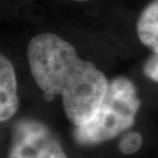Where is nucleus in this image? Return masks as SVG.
Wrapping results in <instances>:
<instances>
[{
	"label": "nucleus",
	"mask_w": 158,
	"mask_h": 158,
	"mask_svg": "<svg viewBox=\"0 0 158 158\" xmlns=\"http://www.w3.org/2000/svg\"><path fill=\"white\" fill-rule=\"evenodd\" d=\"M143 72L148 79L158 83V53H153L151 56L148 57L143 67Z\"/></svg>",
	"instance_id": "7"
},
{
	"label": "nucleus",
	"mask_w": 158,
	"mask_h": 158,
	"mask_svg": "<svg viewBox=\"0 0 158 158\" xmlns=\"http://www.w3.org/2000/svg\"><path fill=\"white\" fill-rule=\"evenodd\" d=\"M143 145V136L136 130H128L118 142V150L125 156L138 152Z\"/></svg>",
	"instance_id": "6"
},
{
	"label": "nucleus",
	"mask_w": 158,
	"mask_h": 158,
	"mask_svg": "<svg viewBox=\"0 0 158 158\" xmlns=\"http://www.w3.org/2000/svg\"><path fill=\"white\" fill-rule=\"evenodd\" d=\"M7 158H68L57 137L45 123L18 119L12 127Z\"/></svg>",
	"instance_id": "3"
},
{
	"label": "nucleus",
	"mask_w": 158,
	"mask_h": 158,
	"mask_svg": "<svg viewBox=\"0 0 158 158\" xmlns=\"http://www.w3.org/2000/svg\"><path fill=\"white\" fill-rule=\"evenodd\" d=\"M139 108L141 98L131 80L125 76L110 80L107 94L93 118L73 128L74 141L91 147L123 135L135 124Z\"/></svg>",
	"instance_id": "2"
},
{
	"label": "nucleus",
	"mask_w": 158,
	"mask_h": 158,
	"mask_svg": "<svg viewBox=\"0 0 158 158\" xmlns=\"http://www.w3.org/2000/svg\"><path fill=\"white\" fill-rule=\"evenodd\" d=\"M27 60L46 100L61 96L73 127L93 118L109 87L107 76L94 63L81 59L72 44L54 33L33 36L27 46Z\"/></svg>",
	"instance_id": "1"
},
{
	"label": "nucleus",
	"mask_w": 158,
	"mask_h": 158,
	"mask_svg": "<svg viewBox=\"0 0 158 158\" xmlns=\"http://www.w3.org/2000/svg\"><path fill=\"white\" fill-rule=\"evenodd\" d=\"M0 121L7 122L17 114L19 108L15 70L8 57L0 56Z\"/></svg>",
	"instance_id": "4"
},
{
	"label": "nucleus",
	"mask_w": 158,
	"mask_h": 158,
	"mask_svg": "<svg viewBox=\"0 0 158 158\" xmlns=\"http://www.w3.org/2000/svg\"><path fill=\"white\" fill-rule=\"evenodd\" d=\"M138 39L153 53H158V0L143 10L136 23Z\"/></svg>",
	"instance_id": "5"
},
{
	"label": "nucleus",
	"mask_w": 158,
	"mask_h": 158,
	"mask_svg": "<svg viewBox=\"0 0 158 158\" xmlns=\"http://www.w3.org/2000/svg\"><path fill=\"white\" fill-rule=\"evenodd\" d=\"M73 1H88V0H73Z\"/></svg>",
	"instance_id": "8"
}]
</instances>
